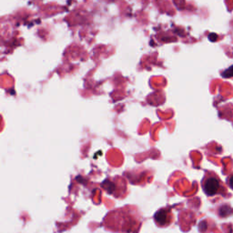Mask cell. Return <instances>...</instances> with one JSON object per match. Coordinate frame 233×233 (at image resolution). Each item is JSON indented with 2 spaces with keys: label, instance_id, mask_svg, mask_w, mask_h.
Returning a JSON list of instances; mask_svg holds the SVG:
<instances>
[{
  "label": "cell",
  "instance_id": "obj_1",
  "mask_svg": "<svg viewBox=\"0 0 233 233\" xmlns=\"http://www.w3.org/2000/svg\"><path fill=\"white\" fill-rule=\"evenodd\" d=\"M104 226L112 231L136 233L140 228L141 219L134 207H125L109 212L104 219Z\"/></svg>",
  "mask_w": 233,
  "mask_h": 233
},
{
  "label": "cell",
  "instance_id": "obj_5",
  "mask_svg": "<svg viewBox=\"0 0 233 233\" xmlns=\"http://www.w3.org/2000/svg\"><path fill=\"white\" fill-rule=\"evenodd\" d=\"M226 182H227V185L233 190V172L230 173V174L228 176Z\"/></svg>",
  "mask_w": 233,
  "mask_h": 233
},
{
  "label": "cell",
  "instance_id": "obj_2",
  "mask_svg": "<svg viewBox=\"0 0 233 233\" xmlns=\"http://www.w3.org/2000/svg\"><path fill=\"white\" fill-rule=\"evenodd\" d=\"M201 186L204 193L208 197H214L217 195L225 196L227 188L220 177L213 171H207L202 178Z\"/></svg>",
  "mask_w": 233,
  "mask_h": 233
},
{
  "label": "cell",
  "instance_id": "obj_4",
  "mask_svg": "<svg viewBox=\"0 0 233 233\" xmlns=\"http://www.w3.org/2000/svg\"><path fill=\"white\" fill-rule=\"evenodd\" d=\"M222 75H223L224 78H231V77H233V66H231L227 70H225Z\"/></svg>",
  "mask_w": 233,
  "mask_h": 233
},
{
  "label": "cell",
  "instance_id": "obj_3",
  "mask_svg": "<svg viewBox=\"0 0 233 233\" xmlns=\"http://www.w3.org/2000/svg\"><path fill=\"white\" fill-rule=\"evenodd\" d=\"M154 220L158 227H165L171 222V211L167 209H159L156 212Z\"/></svg>",
  "mask_w": 233,
  "mask_h": 233
}]
</instances>
